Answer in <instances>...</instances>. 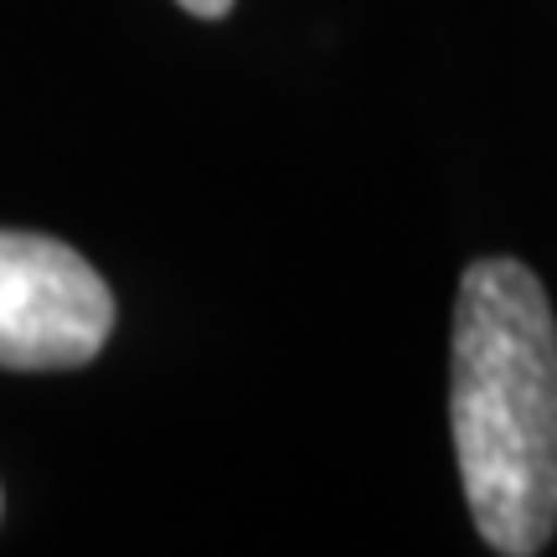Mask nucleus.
<instances>
[{"label":"nucleus","mask_w":557,"mask_h":557,"mask_svg":"<svg viewBox=\"0 0 557 557\" xmlns=\"http://www.w3.org/2000/svg\"><path fill=\"white\" fill-rule=\"evenodd\" d=\"M449 429L485 547L537 557L557 532V320L517 259H475L459 278Z\"/></svg>","instance_id":"1"},{"label":"nucleus","mask_w":557,"mask_h":557,"mask_svg":"<svg viewBox=\"0 0 557 557\" xmlns=\"http://www.w3.org/2000/svg\"><path fill=\"white\" fill-rule=\"evenodd\" d=\"M114 295L78 248L0 227V367L62 372L103 351Z\"/></svg>","instance_id":"2"},{"label":"nucleus","mask_w":557,"mask_h":557,"mask_svg":"<svg viewBox=\"0 0 557 557\" xmlns=\"http://www.w3.org/2000/svg\"><path fill=\"white\" fill-rule=\"evenodd\" d=\"M176 5H186L191 16H201V21H218V16H227L233 11V0H176Z\"/></svg>","instance_id":"3"}]
</instances>
